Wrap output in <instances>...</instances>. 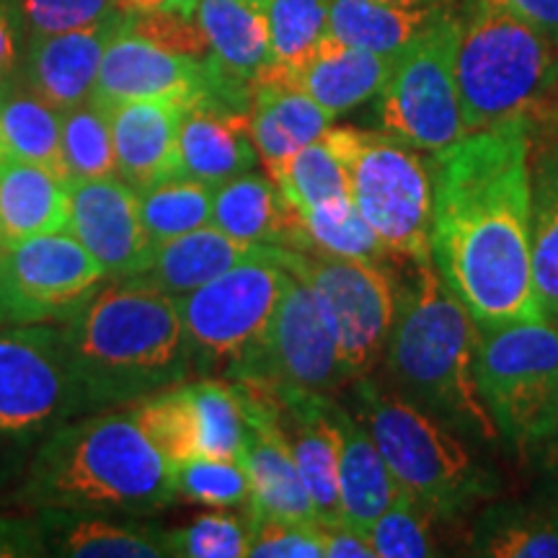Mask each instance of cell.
Returning <instances> with one entry per match:
<instances>
[{
    "label": "cell",
    "mask_w": 558,
    "mask_h": 558,
    "mask_svg": "<svg viewBox=\"0 0 558 558\" xmlns=\"http://www.w3.org/2000/svg\"><path fill=\"white\" fill-rule=\"evenodd\" d=\"M432 262L478 329L541 320L530 264V128L507 120L432 156Z\"/></svg>",
    "instance_id": "obj_1"
},
{
    "label": "cell",
    "mask_w": 558,
    "mask_h": 558,
    "mask_svg": "<svg viewBox=\"0 0 558 558\" xmlns=\"http://www.w3.org/2000/svg\"><path fill=\"white\" fill-rule=\"evenodd\" d=\"M60 331L78 416L148 399L194 367L177 298L137 277L99 284Z\"/></svg>",
    "instance_id": "obj_2"
},
{
    "label": "cell",
    "mask_w": 558,
    "mask_h": 558,
    "mask_svg": "<svg viewBox=\"0 0 558 558\" xmlns=\"http://www.w3.org/2000/svg\"><path fill=\"white\" fill-rule=\"evenodd\" d=\"M411 279L399 282L383 373L388 386L460 437L499 445L476 378L478 326L452 295L435 262H411Z\"/></svg>",
    "instance_id": "obj_3"
},
{
    "label": "cell",
    "mask_w": 558,
    "mask_h": 558,
    "mask_svg": "<svg viewBox=\"0 0 558 558\" xmlns=\"http://www.w3.org/2000/svg\"><path fill=\"white\" fill-rule=\"evenodd\" d=\"M173 463L153 448L128 411L60 422L39 445L19 499L32 509L150 514L177 499Z\"/></svg>",
    "instance_id": "obj_4"
},
{
    "label": "cell",
    "mask_w": 558,
    "mask_h": 558,
    "mask_svg": "<svg viewBox=\"0 0 558 558\" xmlns=\"http://www.w3.org/2000/svg\"><path fill=\"white\" fill-rule=\"evenodd\" d=\"M456 81L469 135L527 122L558 83V45L486 0H460Z\"/></svg>",
    "instance_id": "obj_5"
},
{
    "label": "cell",
    "mask_w": 558,
    "mask_h": 558,
    "mask_svg": "<svg viewBox=\"0 0 558 558\" xmlns=\"http://www.w3.org/2000/svg\"><path fill=\"white\" fill-rule=\"evenodd\" d=\"M352 403L399 486L427 501L445 522L497 497L499 478L476 463L463 437L388 383L373 373L352 380Z\"/></svg>",
    "instance_id": "obj_6"
},
{
    "label": "cell",
    "mask_w": 558,
    "mask_h": 558,
    "mask_svg": "<svg viewBox=\"0 0 558 558\" xmlns=\"http://www.w3.org/2000/svg\"><path fill=\"white\" fill-rule=\"evenodd\" d=\"M476 378L505 448L530 463L558 409V324L541 318L478 329Z\"/></svg>",
    "instance_id": "obj_7"
},
{
    "label": "cell",
    "mask_w": 558,
    "mask_h": 558,
    "mask_svg": "<svg viewBox=\"0 0 558 558\" xmlns=\"http://www.w3.org/2000/svg\"><path fill=\"white\" fill-rule=\"evenodd\" d=\"M344 153L349 197L393 256L432 262V156L388 132L333 128Z\"/></svg>",
    "instance_id": "obj_8"
},
{
    "label": "cell",
    "mask_w": 558,
    "mask_h": 558,
    "mask_svg": "<svg viewBox=\"0 0 558 558\" xmlns=\"http://www.w3.org/2000/svg\"><path fill=\"white\" fill-rule=\"evenodd\" d=\"M271 256L316 295L337 337L349 380L380 365L399 303V279L386 262L341 259L324 251L271 246Z\"/></svg>",
    "instance_id": "obj_9"
},
{
    "label": "cell",
    "mask_w": 558,
    "mask_h": 558,
    "mask_svg": "<svg viewBox=\"0 0 558 558\" xmlns=\"http://www.w3.org/2000/svg\"><path fill=\"white\" fill-rule=\"evenodd\" d=\"M288 284V269L271 246L213 282L177 298L192 365L228 375L262 344Z\"/></svg>",
    "instance_id": "obj_10"
},
{
    "label": "cell",
    "mask_w": 558,
    "mask_h": 558,
    "mask_svg": "<svg viewBox=\"0 0 558 558\" xmlns=\"http://www.w3.org/2000/svg\"><path fill=\"white\" fill-rule=\"evenodd\" d=\"M458 5L393 60L380 90L383 132L437 156L469 135L456 81Z\"/></svg>",
    "instance_id": "obj_11"
},
{
    "label": "cell",
    "mask_w": 558,
    "mask_h": 558,
    "mask_svg": "<svg viewBox=\"0 0 558 558\" xmlns=\"http://www.w3.org/2000/svg\"><path fill=\"white\" fill-rule=\"evenodd\" d=\"M228 380L259 383L271 390L333 396L352 386L329 320L318 300L295 275L288 271L282 300L262 344L241 365L226 375Z\"/></svg>",
    "instance_id": "obj_12"
},
{
    "label": "cell",
    "mask_w": 558,
    "mask_h": 558,
    "mask_svg": "<svg viewBox=\"0 0 558 558\" xmlns=\"http://www.w3.org/2000/svg\"><path fill=\"white\" fill-rule=\"evenodd\" d=\"M104 279L101 264L68 230L21 241L0 269V326L62 320Z\"/></svg>",
    "instance_id": "obj_13"
},
{
    "label": "cell",
    "mask_w": 558,
    "mask_h": 558,
    "mask_svg": "<svg viewBox=\"0 0 558 558\" xmlns=\"http://www.w3.org/2000/svg\"><path fill=\"white\" fill-rule=\"evenodd\" d=\"M73 416L75 390L60 326L0 331V432L26 435Z\"/></svg>",
    "instance_id": "obj_14"
},
{
    "label": "cell",
    "mask_w": 558,
    "mask_h": 558,
    "mask_svg": "<svg viewBox=\"0 0 558 558\" xmlns=\"http://www.w3.org/2000/svg\"><path fill=\"white\" fill-rule=\"evenodd\" d=\"M228 380V378H226ZM239 390L246 416V439H243L241 465L248 473L251 507L248 518L275 520H316L298 463L279 424L277 401L269 388L259 383L230 380Z\"/></svg>",
    "instance_id": "obj_15"
},
{
    "label": "cell",
    "mask_w": 558,
    "mask_h": 558,
    "mask_svg": "<svg viewBox=\"0 0 558 558\" xmlns=\"http://www.w3.org/2000/svg\"><path fill=\"white\" fill-rule=\"evenodd\" d=\"M65 230L88 248L109 279L143 275L156 248L140 218L137 192L114 177L70 181Z\"/></svg>",
    "instance_id": "obj_16"
},
{
    "label": "cell",
    "mask_w": 558,
    "mask_h": 558,
    "mask_svg": "<svg viewBox=\"0 0 558 558\" xmlns=\"http://www.w3.org/2000/svg\"><path fill=\"white\" fill-rule=\"evenodd\" d=\"M207 88L205 60L163 50L122 26L104 52L90 101L104 109L148 99L177 101L186 107L207 96Z\"/></svg>",
    "instance_id": "obj_17"
},
{
    "label": "cell",
    "mask_w": 558,
    "mask_h": 558,
    "mask_svg": "<svg viewBox=\"0 0 558 558\" xmlns=\"http://www.w3.org/2000/svg\"><path fill=\"white\" fill-rule=\"evenodd\" d=\"M197 19L207 39V96L248 109L254 83L271 62L264 3L256 0H199Z\"/></svg>",
    "instance_id": "obj_18"
},
{
    "label": "cell",
    "mask_w": 558,
    "mask_h": 558,
    "mask_svg": "<svg viewBox=\"0 0 558 558\" xmlns=\"http://www.w3.org/2000/svg\"><path fill=\"white\" fill-rule=\"evenodd\" d=\"M128 13L130 11L117 9L107 19L83 29L32 37L24 68L26 88L60 114L88 101L104 52L109 41L122 32Z\"/></svg>",
    "instance_id": "obj_19"
},
{
    "label": "cell",
    "mask_w": 558,
    "mask_h": 558,
    "mask_svg": "<svg viewBox=\"0 0 558 558\" xmlns=\"http://www.w3.org/2000/svg\"><path fill=\"white\" fill-rule=\"evenodd\" d=\"M267 388V386H264ZM271 390V388H269ZM279 424L295 458L318 522L341 520L339 499V403L331 396L271 390Z\"/></svg>",
    "instance_id": "obj_20"
},
{
    "label": "cell",
    "mask_w": 558,
    "mask_h": 558,
    "mask_svg": "<svg viewBox=\"0 0 558 558\" xmlns=\"http://www.w3.org/2000/svg\"><path fill=\"white\" fill-rule=\"evenodd\" d=\"M393 60L396 58L344 45V41L326 34L316 50L300 65L279 68L269 62L262 75L303 90L337 120V117L362 107L380 94L390 68H393Z\"/></svg>",
    "instance_id": "obj_21"
},
{
    "label": "cell",
    "mask_w": 558,
    "mask_h": 558,
    "mask_svg": "<svg viewBox=\"0 0 558 558\" xmlns=\"http://www.w3.org/2000/svg\"><path fill=\"white\" fill-rule=\"evenodd\" d=\"M259 160L251 137L248 109L202 96L186 104L179 124V177L205 181L218 190L251 171Z\"/></svg>",
    "instance_id": "obj_22"
},
{
    "label": "cell",
    "mask_w": 558,
    "mask_h": 558,
    "mask_svg": "<svg viewBox=\"0 0 558 558\" xmlns=\"http://www.w3.org/2000/svg\"><path fill=\"white\" fill-rule=\"evenodd\" d=\"M41 556L160 558L171 556L169 533L137 520H114L81 509H37L32 514Z\"/></svg>",
    "instance_id": "obj_23"
},
{
    "label": "cell",
    "mask_w": 558,
    "mask_h": 558,
    "mask_svg": "<svg viewBox=\"0 0 558 558\" xmlns=\"http://www.w3.org/2000/svg\"><path fill=\"white\" fill-rule=\"evenodd\" d=\"M117 173L135 192L179 177V124L184 104L124 101L107 109Z\"/></svg>",
    "instance_id": "obj_24"
},
{
    "label": "cell",
    "mask_w": 558,
    "mask_h": 558,
    "mask_svg": "<svg viewBox=\"0 0 558 558\" xmlns=\"http://www.w3.org/2000/svg\"><path fill=\"white\" fill-rule=\"evenodd\" d=\"M209 222L230 239L254 246L308 248L295 207L282 197L275 181L254 171L241 173L215 190Z\"/></svg>",
    "instance_id": "obj_25"
},
{
    "label": "cell",
    "mask_w": 558,
    "mask_h": 558,
    "mask_svg": "<svg viewBox=\"0 0 558 558\" xmlns=\"http://www.w3.org/2000/svg\"><path fill=\"white\" fill-rule=\"evenodd\" d=\"M248 117L251 137L267 177L300 148L324 135L333 122L329 111L320 109L303 90L267 75H259L254 83Z\"/></svg>",
    "instance_id": "obj_26"
},
{
    "label": "cell",
    "mask_w": 558,
    "mask_h": 558,
    "mask_svg": "<svg viewBox=\"0 0 558 558\" xmlns=\"http://www.w3.org/2000/svg\"><path fill=\"white\" fill-rule=\"evenodd\" d=\"M530 264L543 318L558 324V135L530 130Z\"/></svg>",
    "instance_id": "obj_27"
},
{
    "label": "cell",
    "mask_w": 558,
    "mask_h": 558,
    "mask_svg": "<svg viewBox=\"0 0 558 558\" xmlns=\"http://www.w3.org/2000/svg\"><path fill=\"white\" fill-rule=\"evenodd\" d=\"M264 248L267 246L230 239L209 222L192 233L158 243L153 248L148 269L137 275V279L160 292H169L171 298H181L226 275L228 269L239 267L251 256L262 254Z\"/></svg>",
    "instance_id": "obj_28"
},
{
    "label": "cell",
    "mask_w": 558,
    "mask_h": 558,
    "mask_svg": "<svg viewBox=\"0 0 558 558\" xmlns=\"http://www.w3.org/2000/svg\"><path fill=\"white\" fill-rule=\"evenodd\" d=\"M339 499L341 520L367 530L399 497L401 486L365 424L339 403Z\"/></svg>",
    "instance_id": "obj_29"
},
{
    "label": "cell",
    "mask_w": 558,
    "mask_h": 558,
    "mask_svg": "<svg viewBox=\"0 0 558 558\" xmlns=\"http://www.w3.org/2000/svg\"><path fill=\"white\" fill-rule=\"evenodd\" d=\"M70 220V181L41 166L9 160L0 169V243L5 248L60 233Z\"/></svg>",
    "instance_id": "obj_30"
},
{
    "label": "cell",
    "mask_w": 558,
    "mask_h": 558,
    "mask_svg": "<svg viewBox=\"0 0 558 558\" xmlns=\"http://www.w3.org/2000/svg\"><path fill=\"white\" fill-rule=\"evenodd\" d=\"M469 554L486 558H558V497L497 501L473 522Z\"/></svg>",
    "instance_id": "obj_31"
},
{
    "label": "cell",
    "mask_w": 558,
    "mask_h": 558,
    "mask_svg": "<svg viewBox=\"0 0 558 558\" xmlns=\"http://www.w3.org/2000/svg\"><path fill=\"white\" fill-rule=\"evenodd\" d=\"M452 3L456 0L442 5L403 9L378 0H329V34L360 50L399 58L411 41L437 24V19Z\"/></svg>",
    "instance_id": "obj_32"
},
{
    "label": "cell",
    "mask_w": 558,
    "mask_h": 558,
    "mask_svg": "<svg viewBox=\"0 0 558 558\" xmlns=\"http://www.w3.org/2000/svg\"><path fill=\"white\" fill-rule=\"evenodd\" d=\"M0 143L9 160L41 166L70 181L62 153V114L34 96L29 88H13L0 111Z\"/></svg>",
    "instance_id": "obj_33"
},
{
    "label": "cell",
    "mask_w": 558,
    "mask_h": 558,
    "mask_svg": "<svg viewBox=\"0 0 558 558\" xmlns=\"http://www.w3.org/2000/svg\"><path fill=\"white\" fill-rule=\"evenodd\" d=\"M298 215L349 197V173L339 140L329 128L318 140L300 148L269 177Z\"/></svg>",
    "instance_id": "obj_34"
},
{
    "label": "cell",
    "mask_w": 558,
    "mask_h": 558,
    "mask_svg": "<svg viewBox=\"0 0 558 558\" xmlns=\"http://www.w3.org/2000/svg\"><path fill=\"white\" fill-rule=\"evenodd\" d=\"M137 202L145 233L158 246V243L177 239V235L209 226L215 186L197 179L177 177L137 192Z\"/></svg>",
    "instance_id": "obj_35"
},
{
    "label": "cell",
    "mask_w": 558,
    "mask_h": 558,
    "mask_svg": "<svg viewBox=\"0 0 558 558\" xmlns=\"http://www.w3.org/2000/svg\"><path fill=\"white\" fill-rule=\"evenodd\" d=\"M132 418L150 445L169 463L202 456L199 452V414L190 386H171L130 409Z\"/></svg>",
    "instance_id": "obj_36"
},
{
    "label": "cell",
    "mask_w": 558,
    "mask_h": 558,
    "mask_svg": "<svg viewBox=\"0 0 558 558\" xmlns=\"http://www.w3.org/2000/svg\"><path fill=\"white\" fill-rule=\"evenodd\" d=\"M308 248L324 251V254L341 256V259H365V262H388L390 251L373 226L362 218L352 199L331 202L300 215ZM305 248V251H308Z\"/></svg>",
    "instance_id": "obj_37"
},
{
    "label": "cell",
    "mask_w": 558,
    "mask_h": 558,
    "mask_svg": "<svg viewBox=\"0 0 558 558\" xmlns=\"http://www.w3.org/2000/svg\"><path fill=\"white\" fill-rule=\"evenodd\" d=\"M62 153L70 181L117 177L109 111L90 99L62 111Z\"/></svg>",
    "instance_id": "obj_38"
},
{
    "label": "cell",
    "mask_w": 558,
    "mask_h": 558,
    "mask_svg": "<svg viewBox=\"0 0 558 558\" xmlns=\"http://www.w3.org/2000/svg\"><path fill=\"white\" fill-rule=\"evenodd\" d=\"M437 522L445 520L427 501L401 488L393 505L365 533L378 558H424L439 554L435 538Z\"/></svg>",
    "instance_id": "obj_39"
},
{
    "label": "cell",
    "mask_w": 558,
    "mask_h": 558,
    "mask_svg": "<svg viewBox=\"0 0 558 558\" xmlns=\"http://www.w3.org/2000/svg\"><path fill=\"white\" fill-rule=\"evenodd\" d=\"M271 65L295 68L329 34V0H264Z\"/></svg>",
    "instance_id": "obj_40"
},
{
    "label": "cell",
    "mask_w": 558,
    "mask_h": 558,
    "mask_svg": "<svg viewBox=\"0 0 558 558\" xmlns=\"http://www.w3.org/2000/svg\"><path fill=\"white\" fill-rule=\"evenodd\" d=\"M192 396L199 414V452L207 458L241 460L246 439V416L239 390L230 380L194 383Z\"/></svg>",
    "instance_id": "obj_41"
},
{
    "label": "cell",
    "mask_w": 558,
    "mask_h": 558,
    "mask_svg": "<svg viewBox=\"0 0 558 558\" xmlns=\"http://www.w3.org/2000/svg\"><path fill=\"white\" fill-rule=\"evenodd\" d=\"M179 497L205 507H251L248 473L241 460L197 456L173 465Z\"/></svg>",
    "instance_id": "obj_42"
},
{
    "label": "cell",
    "mask_w": 558,
    "mask_h": 558,
    "mask_svg": "<svg viewBox=\"0 0 558 558\" xmlns=\"http://www.w3.org/2000/svg\"><path fill=\"white\" fill-rule=\"evenodd\" d=\"M251 518L243 520L230 512L199 514L192 525L171 530V556L186 558H243L248 556Z\"/></svg>",
    "instance_id": "obj_43"
},
{
    "label": "cell",
    "mask_w": 558,
    "mask_h": 558,
    "mask_svg": "<svg viewBox=\"0 0 558 558\" xmlns=\"http://www.w3.org/2000/svg\"><path fill=\"white\" fill-rule=\"evenodd\" d=\"M248 556L254 558H324L316 520H251Z\"/></svg>",
    "instance_id": "obj_44"
},
{
    "label": "cell",
    "mask_w": 558,
    "mask_h": 558,
    "mask_svg": "<svg viewBox=\"0 0 558 558\" xmlns=\"http://www.w3.org/2000/svg\"><path fill=\"white\" fill-rule=\"evenodd\" d=\"M24 21L32 37L83 29L122 9L120 0H24Z\"/></svg>",
    "instance_id": "obj_45"
},
{
    "label": "cell",
    "mask_w": 558,
    "mask_h": 558,
    "mask_svg": "<svg viewBox=\"0 0 558 558\" xmlns=\"http://www.w3.org/2000/svg\"><path fill=\"white\" fill-rule=\"evenodd\" d=\"M128 32L163 47V50L190 54V58H207V39L202 34L197 19L181 13H128L124 21Z\"/></svg>",
    "instance_id": "obj_46"
},
{
    "label": "cell",
    "mask_w": 558,
    "mask_h": 558,
    "mask_svg": "<svg viewBox=\"0 0 558 558\" xmlns=\"http://www.w3.org/2000/svg\"><path fill=\"white\" fill-rule=\"evenodd\" d=\"M320 541H324V558H378L365 530L349 525L344 520L318 522Z\"/></svg>",
    "instance_id": "obj_47"
},
{
    "label": "cell",
    "mask_w": 558,
    "mask_h": 558,
    "mask_svg": "<svg viewBox=\"0 0 558 558\" xmlns=\"http://www.w3.org/2000/svg\"><path fill=\"white\" fill-rule=\"evenodd\" d=\"M486 3L522 19L558 45V0H486Z\"/></svg>",
    "instance_id": "obj_48"
},
{
    "label": "cell",
    "mask_w": 558,
    "mask_h": 558,
    "mask_svg": "<svg viewBox=\"0 0 558 558\" xmlns=\"http://www.w3.org/2000/svg\"><path fill=\"white\" fill-rule=\"evenodd\" d=\"M21 19H24V9L19 11V0H0V81L13 78Z\"/></svg>",
    "instance_id": "obj_49"
},
{
    "label": "cell",
    "mask_w": 558,
    "mask_h": 558,
    "mask_svg": "<svg viewBox=\"0 0 558 558\" xmlns=\"http://www.w3.org/2000/svg\"><path fill=\"white\" fill-rule=\"evenodd\" d=\"M533 460L538 463L543 478H546L548 494L558 497V409H556L554 422H550L548 427V435L543 437V442L538 445V450H535Z\"/></svg>",
    "instance_id": "obj_50"
},
{
    "label": "cell",
    "mask_w": 558,
    "mask_h": 558,
    "mask_svg": "<svg viewBox=\"0 0 558 558\" xmlns=\"http://www.w3.org/2000/svg\"><path fill=\"white\" fill-rule=\"evenodd\" d=\"M120 5L130 13H181V16H194L199 0H120Z\"/></svg>",
    "instance_id": "obj_51"
},
{
    "label": "cell",
    "mask_w": 558,
    "mask_h": 558,
    "mask_svg": "<svg viewBox=\"0 0 558 558\" xmlns=\"http://www.w3.org/2000/svg\"><path fill=\"white\" fill-rule=\"evenodd\" d=\"M11 90H13V78H5V81H0V111H3L5 101H9ZM5 163H9V156H5V150H3V143H0V169H3Z\"/></svg>",
    "instance_id": "obj_52"
},
{
    "label": "cell",
    "mask_w": 558,
    "mask_h": 558,
    "mask_svg": "<svg viewBox=\"0 0 558 558\" xmlns=\"http://www.w3.org/2000/svg\"><path fill=\"white\" fill-rule=\"evenodd\" d=\"M378 3L403 5V9H422V5H442V3H450V0H378Z\"/></svg>",
    "instance_id": "obj_53"
},
{
    "label": "cell",
    "mask_w": 558,
    "mask_h": 558,
    "mask_svg": "<svg viewBox=\"0 0 558 558\" xmlns=\"http://www.w3.org/2000/svg\"><path fill=\"white\" fill-rule=\"evenodd\" d=\"M5 254H9V248L3 246V243H0V269H3V262H5Z\"/></svg>",
    "instance_id": "obj_54"
},
{
    "label": "cell",
    "mask_w": 558,
    "mask_h": 558,
    "mask_svg": "<svg viewBox=\"0 0 558 558\" xmlns=\"http://www.w3.org/2000/svg\"><path fill=\"white\" fill-rule=\"evenodd\" d=\"M256 3H264V0H256Z\"/></svg>",
    "instance_id": "obj_55"
}]
</instances>
